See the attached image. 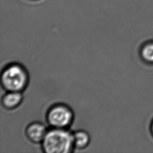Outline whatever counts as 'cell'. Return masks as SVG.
I'll return each mask as SVG.
<instances>
[{
  "label": "cell",
  "mask_w": 153,
  "mask_h": 153,
  "mask_svg": "<svg viewBox=\"0 0 153 153\" xmlns=\"http://www.w3.org/2000/svg\"><path fill=\"white\" fill-rule=\"evenodd\" d=\"M42 151L46 153H69L74 148L72 133L67 129L51 128L48 130L41 142Z\"/></svg>",
  "instance_id": "cell-1"
},
{
  "label": "cell",
  "mask_w": 153,
  "mask_h": 153,
  "mask_svg": "<svg viewBox=\"0 0 153 153\" xmlns=\"http://www.w3.org/2000/svg\"><path fill=\"white\" fill-rule=\"evenodd\" d=\"M29 82V75L21 64L12 63L4 67L1 74V83L7 91L22 92Z\"/></svg>",
  "instance_id": "cell-2"
},
{
  "label": "cell",
  "mask_w": 153,
  "mask_h": 153,
  "mask_svg": "<svg viewBox=\"0 0 153 153\" xmlns=\"http://www.w3.org/2000/svg\"><path fill=\"white\" fill-rule=\"evenodd\" d=\"M74 115L73 111L68 105L59 103L48 109L46 120L51 128L67 129L73 121Z\"/></svg>",
  "instance_id": "cell-3"
},
{
  "label": "cell",
  "mask_w": 153,
  "mask_h": 153,
  "mask_svg": "<svg viewBox=\"0 0 153 153\" xmlns=\"http://www.w3.org/2000/svg\"><path fill=\"white\" fill-rule=\"evenodd\" d=\"M47 131L48 130L44 124L39 121H35L30 123L26 127L25 133L27 139L32 142L41 143Z\"/></svg>",
  "instance_id": "cell-4"
},
{
  "label": "cell",
  "mask_w": 153,
  "mask_h": 153,
  "mask_svg": "<svg viewBox=\"0 0 153 153\" xmlns=\"http://www.w3.org/2000/svg\"><path fill=\"white\" fill-rule=\"evenodd\" d=\"M23 100L21 92L7 91L2 97L1 103L3 107L7 110H13L17 108Z\"/></svg>",
  "instance_id": "cell-5"
},
{
  "label": "cell",
  "mask_w": 153,
  "mask_h": 153,
  "mask_svg": "<svg viewBox=\"0 0 153 153\" xmlns=\"http://www.w3.org/2000/svg\"><path fill=\"white\" fill-rule=\"evenodd\" d=\"M72 136L74 148L78 149L85 148L90 142V137L88 133L82 130L75 131L72 133Z\"/></svg>",
  "instance_id": "cell-6"
},
{
  "label": "cell",
  "mask_w": 153,
  "mask_h": 153,
  "mask_svg": "<svg viewBox=\"0 0 153 153\" xmlns=\"http://www.w3.org/2000/svg\"><path fill=\"white\" fill-rule=\"evenodd\" d=\"M141 56L145 61L153 62V43L148 44L142 48Z\"/></svg>",
  "instance_id": "cell-7"
},
{
  "label": "cell",
  "mask_w": 153,
  "mask_h": 153,
  "mask_svg": "<svg viewBox=\"0 0 153 153\" xmlns=\"http://www.w3.org/2000/svg\"><path fill=\"white\" fill-rule=\"evenodd\" d=\"M152 132H153V124H152Z\"/></svg>",
  "instance_id": "cell-8"
}]
</instances>
